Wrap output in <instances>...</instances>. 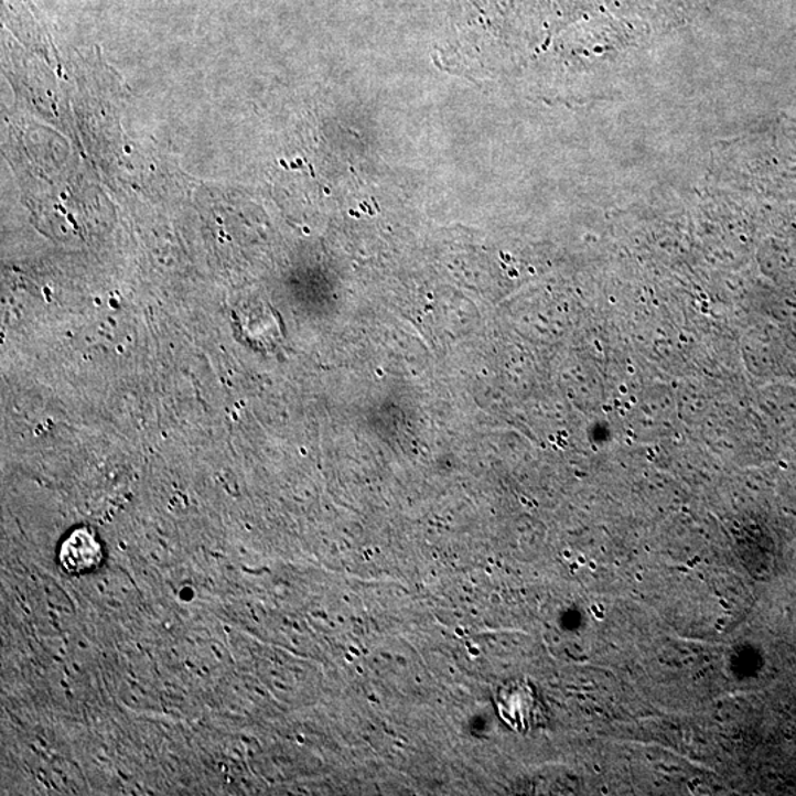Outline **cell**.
Returning <instances> with one entry per match:
<instances>
[{
	"label": "cell",
	"instance_id": "cell-1",
	"mask_svg": "<svg viewBox=\"0 0 796 796\" xmlns=\"http://www.w3.org/2000/svg\"><path fill=\"white\" fill-rule=\"evenodd\" d=\"M60 561L69 574H83L99 566L103 561V548L90 531L77 529L64 541Z\"/></svg>",
	"mask_w": 796,
	"mask_h": 796
}]
</instances>
